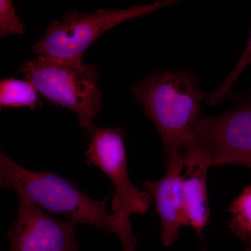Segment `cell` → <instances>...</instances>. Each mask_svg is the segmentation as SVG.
Returning <instances> with one entry per match:
<instances>
[{
	"instance_id": "6da1fadb",
	"label": "cell",
	"mask_w": 251,
	"mask_h": 251,
	"mask_svg": "<svg viewBox=\"0 0 251 251\" xmlns=\"http://www.w3.org/2000/svg\"><path fill=\"white\" fill-rule=\"evenodd\" d=\"M133 95L161 135L166 164L182 154L184 143L199 122L206 93L189 70L166 71L140 81Z\"/></svg>"
},
{
	"instance_id": "7a4b0ae2",
	"label": "cell",
	"mask_w": 251,
	"mask_h": 251,
	"mask_svg": "<svg viewBox=\"0 0 251 251\" xmlns=\"http://www.w3.org/2000/svg\"><path fill=\"white\" fill-rule=\"evenodd\" d=\"M0 188L25 194L38 207L64 216L76 224L94 226L110 233L106 200L92 199L72 181L50 172L25 169L0 148Z\"/></svg>"
},
{
	"instance_id": "3957f363",
	"label": "cell",
	"mask_w": 251,
	"mask_h": 251,
	"mask_svg": "<svg viewBox=\"0 0 251 251\" xmlns=\"http://www.w3.org/2000/svg\"><path fill=\"white\" fill-rule=\"evenodd\" d=\"M20 72L38 93L74 112L82 128L90 132L95 128L102 97L99 72L93 64L57 62L39 56L25 63Z\"/></svg>"
},
{
	"instance_id": "277c9868",
	"label": "cell",
	"mask_w": 251,
	"mask_h": 251,
	"mask_svg": "<svg viewBox=\"0 0 251 251\" xmlns=\"http://www.w3.org/2000/svg\"><path fill=\"white\" fill-rule=\"evenodd\" d=\"M178 2L163 0L124 9H100L88 14L74 10L51 23L44 37L33 45L32 51L39 56L57 62H82L86 50L107 31L125 21L146 16Z\"/></svg>"
},
{
	"instance_id": "5b68a950",
	"label": "cell",
	"mask_w": 251,
	"mask_h": 251,
	"mask_svg": "<svg viewBox=\"0 0 251 251\" xmlns=\"http://www.w3.org/2000/svg\"><path fill=\"white\" fill-rule=\"evenodd\" d=\"M184 165L243 166L251 158V99L198 122L184 143Z\"/></svg>"
},
{
	"instance_id": "8992f818",
	"label": "cell",
	"mask_w": 251,
	"mask_h": 251,
	"mask_svg": "<svg viewBox=\"0 0 251 251\" xmlns=\"http://www.w3.org/2000/svg\"><path fill=\"white\" fill-rule=\"evenodd\" d=\"M90 143L86 151L87 164L97 166L110 178L115 188L112 211L130 216L148 212L152 198L147 191L132 184L127 168L125 132L121 127L91 131Z\"/></svg>"
},
{
	"instance_id": "52a82bcc",
	"label": "cell",
	"mask_w": 251,
	"mask_h": 251,
	"mask_svg": "<svg viewBox=\"0 0 251 251\" xmlns=\"http://www.w3.org/2000/svg\"><path fill=\"white\" fill-rule=\"evenodd\" d=\"M17 218L8 231V251H78L77 224L60 221L38 207L25 194L18 193Z\"/></svg>"
},
{
	"instance_id": "ba28073f",
	"label": "cell",
	"mask_w": 251,
	"mask_h": 251,
	"mask_svg": "<svg viewBox=\"0 0 251 251\" xmlns=\"http://www.w3.org/2000/svg\"><path fill=\"white\" fill-rule=\"evenodd\" d=\"M166 174L157 181H145L143 186L154 201L161 223V241L169 247L178 237L181 227L188 226L185 210L183 176L185 167L182 154L172 160Z\"/></svg>"
},
{
	"instance_id": "9c48e42d",
	"label": "cell",
	"mask_w": 251,
	"mask_h": 251,
	"mask_svg": "<svg viewBox=\"0 0 251 251\" xmlns=\"http://www.w3.org/2000/svg\"><path fill=\"white\" fill-rule=\"evenodd\" d=\"M185 166L187 171L183 176V192L187 224L201 234L210 217L206 186L209 168L196 163Z\"/></svg>"
},
{
	"instance_id": "30bf717a",
	"label": "cell",
	"mask_w": 251,
	"mask_h": 251,
	"mask_svg": "<svg viewBox=\"0 0 251 251\" xmlns=\"http://www.w3.org/2000/svg\"><path fill=\"white\" fill-rule=\"evenodd\" d=\"M39 102L37 91L25 79L11 77L0 80V112L3 107L34 109Z\"/></svg>"
},
{
	"instance_id": "8fae6325",
	"label": "cell",
	"mask_w": 251,
	"mask_h": 251,
	"mask_svg": "<svg viewBox=\"0 0 251 251\" xmlns=\"http://www.w3.org/2000/svg\"><path fill=\"white\" fill-rule=\"evenodd\" d=\"M229 228L243 242L251 237V184L231 204Z\"/></svg>"
},
{
	"instance_id": "7c38bea8",
	"label": "cell",
	"mask_w": 251,
	"mask_h": 251,
	"mask_svg": "<svg viewBox=\"0 0 251 251\" xmlns=\"http://www.w3.org/2000/svg\"><path fill=\"white\" fill-rule=\"evenodd\" d=\"M251 63V32L247 48L242 54V57L237 63L232 72L229 74L227 78L223 82L222 85L214 92L206 93V103L209 105H214L221 103L227 97H230L232 88L238 77L241 75L243 71Z\"/></svg>"
},
{
	"instance_id": "4fadbf2b",
	"label": "cell",
	"mask_w": 251,
	"mask_h": 251,
	"mask_svg": "<svg viewBox=\"0 0 251 251\" xmlns=\"http://www.w3.org/2000/svg\"><path fill=\"white\" fill-rule=\"evenodd\" d=\"M25 27L16 14L12 1L0 0V37L9 34H23Z\"/></svg>"
},
{
	"instance_id": "5bb4252c",
	"label": "cell",
	"mask_w": 251,
	"mask_h": 251,
	"mask_svg": "<svg viewBox=\"0 0 251 251\" xmlns=\"http://www.w3.org/2000/svg\"><path fill=\"white\" fill-rule=\"evenodd\" d=\"M111 232L116 234L122 243V251H137L136 239L133 235L130 226L129 216L122 213H116L110 216Z\"/></svg>"
},
{
	"instance_id": "9a60e30c",
	"label": "cell",
	"mask_w": 251,
	"mask_h": 251,
	"mask_svg": "<svg viewBox=\"0 0 251 251\" xmlns=\"http://www.w3.org/2000/svg\"><path fill=\"white\" fill-rule=\"evenodd\" d=\"M244 244L247 245V248L251 249V237L248 238L245 241H244Z\"/></svg>"
},
{
	"instance_id": "2e32d148",
	"label": "cell",
	"mask_w": 251,
	"mask_h": 251,
	"mask_svg": "<svg viewBox=\"0 0 251 251\" xmlns=\"http://www.w3.org/2000/svg\"><path fill=\"white\" fill-rule=\"evenodd\" d=\"M244 166L247 167V168H251V158L250 159L248 160L247 162H246L245 164L244 165Z\"/></svg>"
},
{
	"instance_id": "e0dca14e",
	"label": "cell",
	"mask_w": 251,
	"mask_h": 251,
	"mask_svg": "<svg viewBox=\"0 0 251 251\" xmlns=\"http://www.w3.org/2000/svg\"><path fill=\"white\" fill-rule=\"evenodd\" d=\"M244 251H251V248H247V249H246V250Z\"/></svg>"
}]
</instances>
